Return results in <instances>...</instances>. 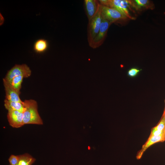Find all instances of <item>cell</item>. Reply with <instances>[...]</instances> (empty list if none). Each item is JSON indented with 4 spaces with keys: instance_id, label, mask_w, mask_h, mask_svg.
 <instances>
[{
    "instance_id": "1",
    "label": "cell",
    "mask_w": 165,
    "mask_h": 165,
    "mask_svg": "<svg viewBox=\"0 0 165 165\" xmlns=\"http://www.w3.org/2000/svg\"><path fill=\"white\" fill-rule=\"evenodd\" d=\"M25 110L23 112L24 125L43 124V121L38 111L37 101L33 99L26 100L23 101Z\"/></svg>"
},
{
    "instance_id": "2",
    "label": "cell",
    "mask_w": 165,
    "mask_h": 165,
    "mask_svg": "<svg viewBox=\"0 0 165 165\" xmlns=\"http://www.w3.org/2000/svg\"><path fill=\"white\" fill-rule=\"evenodd\" d=\"M103 6L114 9L124 15L127 18L134 19L130 13L131 7H134L133 1L127 0H99Z\"/></svg>"
},
{
    "instance_id": "3",
    "label": "cell",
    "mask_w": 165,
    "mask_h": 165,
    "mask_svg": "<svg viewBox=\"0 0 165 165\" xmlns=\"http://www.w3.org/2000/svg\"><path fill=\"white\" fill-rule=\"evenodd\" d=\"M102 19L100 4L97 13L91 19L88 21L87 26V40L90 46L99 32Z\"/></svg>"
},
{
    "instance_id": "4",
    "label": "cell",
    "mask_w": 165,
    "mask_h": 165,
    "mask_svg": "<svg viewBox=\"0 0 165 165\" xmlns=\"http://www.w3.org/2000/svg\"><path fill=\"white\" fill-rule=\"evenodd\" d=\"M31 70L26 64H16L8 71L4 78L6 81L10 82L14 77L22 75L24 78H28L31 74Z\"/></svg>"
},
{
    "instance_id": "5",
    "label": "cell",
    "mask_w": 165,
    "mask_h": 165,
    "mask_svg": "<svg viewBox=\"0 0 165 165\" xmlns=\"http://www.w3.org/2000/svg\"><path fill=\"white\" fill-rule=\"evenodd\" d=\"M100 8L102 18L109 21L112 23L127 18L124 15L114 9L101 4Z\"/></svg>"
},
{
    "instance_id": "6",
    "label": "cell",
    "mask_w": 165,
    "mask_h": 165,
    "mask_svg": "<svg viewBox=\"0 0 165 165\" xmlns=\"http://www.w3.org/2000/svg\"><path fill=\"white\" fill-rule=\"evenodd\" d=\"M112 23L109 21L102 18L99 32L93 40L90 46L95 49L100 47L103 43L106 36L108 29Z\"/></svg>"
},
{
    "instance_id": "7",
    "label": "cell",
    "mask_w": 165,
    "mask_h": 165,
    "mask_svg": "<svg viewBox=\"0 0 165 165\" xmlns=\"http://www.w3.org/2000/svg\"><path fill=\"white\" fill-rule=\"evenodd\" d=\"M7 118L9 125L13 128H18L24 125L23 112L16 111H8Z\"/></svg>"
},
{
    "instance_id": "8",
    "label": "cell",
    "mask_w": 165,
    "mask_h": 165,
    "mask_svg": "<svg viewBox=\"0 0 165 165\" xmlns=\"http://www.w3.org/2000/svg\"><path fill=\"white\" fill-rule=\"evenodd\" d=\"M3 81L6 93V99L10 101L23 103V101H21L19 96L20 92L14 89L4 78L3 79Z\"/></svg>"
},
{
    "instance_id": "9",
    "label": "cell",
    "mask_w": 165,
    "mask_h": 165,
    "mask_svg": "<svg viewBox=\"0 0 165 165\" xmlns=\"http://www.w3.org/2000/svg\"><path fill=\"white\" fill-rule=\"evenodd\" d=\"M165 141V135L163 134L158 136L149 137L147 140L142 145L141 149L137 153L136 158L139 160L146 149L150 146L156 143L163 142Z\"/></svg>"
},
{
    "instance_id": "10",
    "label": "cell",
    "mask_w": 165,
    "mask_h": 165,
    "mask_svg": "<svg viewBox=\"0 0 165 165\" xmlns=\"http://www.w3.org/2000/svg\"><path fill=\"white\" fill-rule=\"evenodd\" d=\"M85 11L88 21L97 13L100 5L98 0H85L84 1Z\"/></svg>"
},
{
    "instance_id": "11",
    "label": "cell",
    "mask_w": 165,
    "mask_h": 165,
    "mask_svg": "<svg viewBox=\"0 0 165 165\" xmlns=\"http://www.w3.org/2000/svg\"><path fill=\"white\" fill-rule=\"evenodd\" d=\"M4 105L8 111H16L23 112L25 110L23 102L11 101L5 99L4 101Z\"/></svg>"
},
{
    "instance_id": "12",
    "label": "cell",
    "mask_w": 165,
    "mask_h": 165,
    "mask_svg": "<svg viewBox=\"0 0 165 165\" xmlns=\"http://www.w3.org/2000/svg\"><path fill=\"white\" fill-rule=\"evenodd\" d=\"M49 46V42L47 40L43 38H40L34 42L33 50L36 53H41L46 51Z\"/></svg>"
},
{
    "instance_id": "13",
    "label": "cell",
    "mask_w": 165,
    "mask_h": 165,
    "mask_svg": "<svg viewBox=\"0 0 165 165\" xmlns=\"http://www.w3.org/2000/svg\"><path fill=\"white\" fill-rule=\"evenodd\" d=\"M36 159L28 153L20 155V159L16 165H32Z\"/></svg>"
},
{
    "instance_id": "14",
    "label": "cell",
    "mask_w": 165,
    "mask_h": 165,
    "mask_svg": "<svg viewBox=\"0 0 165 165\" xmlns=\"http://www.w3.org/2000/svg\"><path fill=\"white\" fill-rule=\"evenodd\" d=\"M24 78V77L22 75L16 76L8 82L14 89L20 92V90L21 87V84Z\"/></svg>"
},
{
    "instance_id": "15",
    "label": "cell",
    "mask_w": 165,
    "mask_h": 165,
    "mask_svg": "<svg viewBox=\"0 0 165 165\" xmlns=\"http://www.w3.org/2000/svg\"><path fill=\"white\" fill-rule=\"evenodd\" d=\"M134 8L139 10L142 8H149L150 6V1L148 0H135L133 1Z\"/></svg>"
},
{
    "instance_id": "16",
    "label": "cell",
    "mask_w": 165,
    "mask_h": 165,
    "mask_svg": "<svg viewBox=\"0 0 165 165\" xmlns=\"http://www.w3.org/2000/svg\"><path fill=\"white\" fill-rule=\"evenodd\" d=\"M152 129L159 131L165 130V116H162L161 118L157 125L152 128Z\"/></svg>"
},
{
    "instance_id": "17",
    "label": "cell",
    "mask_w": 165,
    "mask_h": 165,
    "mask_svg": "<svg viewBox=\"0 0 165 165\" xmlns=\"http://www.w3.org/2000/svg\"><path fill=\"white\" fill-rule=\"evenodd\" d=\"M141 70L136 68H132L128 70L127 74L129 77L134 78L136 76Z\"/></svg>"
},
{
    "instance_id": "18",
    "label": "cell",
    "mask_w": 165,
    "mask_h": 165,
    "mask_svg": "<svg viewBox=\"0 0 165 165\" xmlns=\"http://www.w3.org/2000/svg\"><path fill=\"white\" fill-rule=\"evenodd\" d=\"M20 159V155L16 156L11 155L8 159L9 165H16L18 163Z\"/></svg>"
},
{
    "instance_id": "19",
    "label": "cell",
    "mask_w": 165,
    "mask_h": 165,
    "mask_svg": "<svg viewBox=\"0 0 165 165\" xmlns=\"http://www.w3.org/2000/svg\"><path fill=\"white\" fill-rule=\"evenodd\" d=\"M165 130L161 131L154 130L152 129L151 130V133L149 137L158 136L163 134L165 135Z\"/></svg>"
},
{
    "instance_id": "20",
    "label": "cell",
    "mask_w": 165,
    "mask_h": 165,
    "mask_svg": "<svg viewBox=\"0 0 165 165\" xmlns=\"http://www.w3.org/2000/svg\"><path fill=\"white\" fill-rule=\"evenodd\" d=\"M164 103H165V107H164L163 113L162 116H165V100H164Z\"/></svg>"
},
{
    "instance_id": "21",
    "label": "cell",
    "mask_w": 165,
    "mask_h": 165,
    "mask_svg": "<svg viewBox=\"0 0 165 165\" xmlns=\"http://www.w3.org/2000/svg\"><path fill=\"white\" fill-rule=\"evenodd\" d=\"M90 147L89 146L88 147V149H90Z\"/></svg>"
},
{
    "instance_id": "22",
    "label": "cell",
    "mask_w": 165,
    "mask_h": 165,
    "mask_svg": "<svg viewBox=\"0 0 165 165\" xmlns=\"http://www.w3.org/2000/svg\"></svg>"
}]
</instances>
